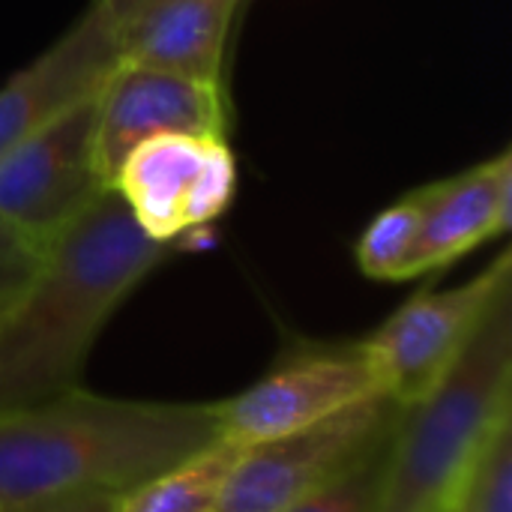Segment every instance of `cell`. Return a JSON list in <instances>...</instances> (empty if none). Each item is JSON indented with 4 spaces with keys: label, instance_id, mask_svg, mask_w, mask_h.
I'll return each instance as SVG.
<instances>
[{
    "label": "cell",
    "instance_id": "cell-1",
    "mask_svg": "<svg viewBox=\"0 0 512 512\" xmlns=\"http://www.w3.org/2000/svg\"><path fill=\"white\" fill-rule=\"evenodd\" d=\"M168 252L102 189L0 309V414L81 387L99 333Z\"/></svg>",
    "mask_w": 512,
    "mask_h": 512
},
{
    "label": "cell",
    "instance_id": "cell-2",
    "mask_svg": "<svg viewBox=\"0 0 512 512\" xmlns=\"http://www.w3.org/2000/svg\"><path fill=\"white\" fill-rule=\"evenodd\" d=\"M219 438L216 402H141L84 387L0 414V512L129 495Z\"/></svg>",
    "mask_w": 512,
    "mask_h": 512
},
{
    "label": "cell",
    "instance_id": "cell-3",
    "mask_svg": "<svg viewBox=\"0 0 512 512\" xmlns=\"http://www.w3.org/2000/svg\"><path fill=\"white\" fill-rule=\"evenodd\" d=\"M512 411V282L441 381L402 405L387 447L378 512H438L492 426Z\"/></svg>",
    "mask_w": 512,
    "mask_h": 512
},
{
    "label": "cell",
    "instance_id": "cell-4",
    "mask_svg": "<svg viewBox=\"0 0 512 512\" xmlns=\"http://www.w3.org/2000/svg\"><path fill=\"white\" fill-rule=\"evenodd\" d=\"M375 396H387V387L363 339L297 345L252 387L216 402L219 435L252 447L312 429Z\"/></svg>",
    "mask_w": 512,
    "mask_h": 512
},
{
    "label": "cell",
    "instance_id": "cell-5",
    "mask_svg": "<svg viewBox=\"0 0 512 512\" xmlns=\"http://www.w3.org/2000/svg\"><path fill=\"white\" fill-rule=\"evenodd\" d=\"M108 189L153 243L171 246L225 216L237 189V159L225 135L162 132L123 156Z\"/></svg>",
    "mask_w": 512,
    "mask_h": 512
},
{
    "label": "cell",
    "instance_id": "cell-6",
    "mask_svg": "<svg viewBox=\"0 0 512 512\" xmlns=\"http://www.w3.org/2000/svg\"><path fill=\"white\" fill-rule=\"evenodd\" d=\"M99 90L0 153V219L48 246L105 189L96 171Z\"/></svg>",
    "mask_w": 512,
    "mask_h": 512
},
{
    "label": "cell",
    "instance_id": "cell-7",
    "mask_svg": "<svg viewBox=\"0 0 512 512\" xmlns=\"http://www.w3.org/2000/svg\"><path fill=\"white\" fill-rule=\"evenodd\" d=\"M399 414L402 405L393 396H375L312 429L246 447L216 512L291 510L324 480L384 441Z\"/></svg>",
    "mask_w": 512,
    "mask_h": 512
},
{
    "label": "cell",
    "instance_id": "cell-8",
    "mask_svg": "<svg viewBox=\"0 0 512 512\" xmlns=\"http://www.w3.org/2000/svg\"><path fill=\"white\" fill-rule=\"evenodd\" d=\"M512 282V255L504 249L483 273L447 291H420L363 339L387 396L411 405L429 393L459 357L495 294Z\"/></svg>",
    "mask_w": 512,
    "mask_h": 512
},
{
    "label": "cell",
    "instance_id": "cell-9",
    "mask_svg": "<svg viewBox=\"0 0 512 512\" xmlns=\"http://www.w3.org/2000/svg\"><path fill=\"white\" fill-rule=\"evenodd\" d=\"M162 132L228 138L225 84L117 63L96 102V171L102 186H111L114 171L138 141Z\"/></svg>",
    "mask_w": 512,
    "mask_h": 512
},
{
    "label": "cell",
    "instance_id": "cell-10",
    "mask_svg": "<svg viewBox=\"0 0 512 512\" xmlns=\"http://www.w3.org/2000/svg\"><path fill=\"white\" fill-rule=\"evenodd\" d=\"M120 63L117 21L102 0L0 87V153L93 96Z\"/></svg>",
    "mask_w": 512,
    "mask_h": 512
},
{
    "label": "cell",
    "instance_id": "cell-11",
    "mask_svg": "<svg viewBox=\"0 0 512 512\" xmlns=\"http://www.w3.org/2000/svg\"><path fill=\"white\" fill-rule=\"evenodd\" d=\"M243 0H138L117 18L120 63L222 84L225 48Z\"/></svg>",
    "mask_w": 512,
    "mask_h": 512
},
{
    "label": "cell",
    "instance_id": "cell-12",
    "mask_svg": "<svg viewBox=\"0 0 512 512\" xmlns=\"http://www.w3.org/2000/svg\"><path fill=\"white\" fill-rule=\"evenodd\" d=\"M512 225V150L489 162L429 183L423 225L414 243L408 276L450 267L480 243L504 237Z\"/></svg>",
    "mask_w": 512,
    "mask_h": 512
},
{
    "label": "cell",
    "instance_id": "cell-13",
    "mask_svg": "<svg viewBox=\"0 0 512 512\" xmlns=\"http://www.w3.org/2000/svg\"><path fill=\"white\" fill-rule=\"evenodd\" d=\"M243 444L216 438L120 498L114 512H216Z\"/></svg>",
    "mask_w": 512,
    "mask_h": 512
},
{
    "label": "cell",
    "instance_id": "cell-14",
    "mask_svg": "<svg viewBox=\"0 0 512 512\" xmlns=\"http://www.w3.org/2000/svg\"><path fill=\"white\" fill-rule=\"evenodd\" d=\"M438 512H512V411L474 450Z\"/></svg>",
    "mask_w": 512,
    "mask_h": 512
},
{
    "label": "cell",
    "instance_id": "cell-15",
    "mask_svg": "<svg viewBox=\"0 0 512 512\" xmlns=\"http://www.w3.org/2000/svg\"><path fill=\"white\" fill-rule=\"evenodd\" d=\"M429 201V183L408 192L387 210H381L357 240V264L375 282H405L411 279V255L423 225Z\"/></svg>",
    "mask_w": 512,
    "mask_h": 512
},
{
    "label": "cell",
    "instance_id": "cell-16",
    "mask_svg": "<svg viewBox=\"0 0 512 512\" xmlns=\"http://www.w3.org/2000/svg\"><path fill=\"white\" fill-rule=\"evenodd\" d=\"M390 435L285 512H378L381 492H384Z\"/></svg>",
    "mask_w": 512,
    "mask_h": 512
},
{
    "label": "cell",
    "instance_id": "cell-17",
    "mask_svg": "<svg viewBox=\"0 0 512 512\" xmlns=\"http://www.w3.org/2000/svg\"><path fill=\"white\" fill-rule=\"evenodd\" d=\"M45 249L15 231L0 219V309L24 288V282L39 267Z\"/></svg>",
    "mask_w": 512,
    "mask_h": 512
},
{
    "label": "cell",
    "instance_id": "cell-18",
    "mask_svg": "<svg viewBox=\"0 0 512 512\" xmlns=\"http://www.w3.org/2000/svg\"><path fill=\"white\" fill-rule=\"evenodd\" d=\"M120 504V495H63L48 498L36 504H24L6 512H114Z\"/></svg>",
    "mask_w": 512,
    "mask_h": 512
},
{
    "label": "cell",
    "instance_id": "cell-19",
    "mask_svg": "<svg viewBox=\"0 0 512 512\" xmlns=\"http://www.w3.org/2000/svg\"><path fill=\"white\" fill-rule=\"evenodd\" d=\"M102 3H105V9H108V12L114 15V21H117V18H123V15L132 9L138 0H102Z\"/></svg>",
    "mask_w": 512,
    "mask_h": 512
}]
</instances>
